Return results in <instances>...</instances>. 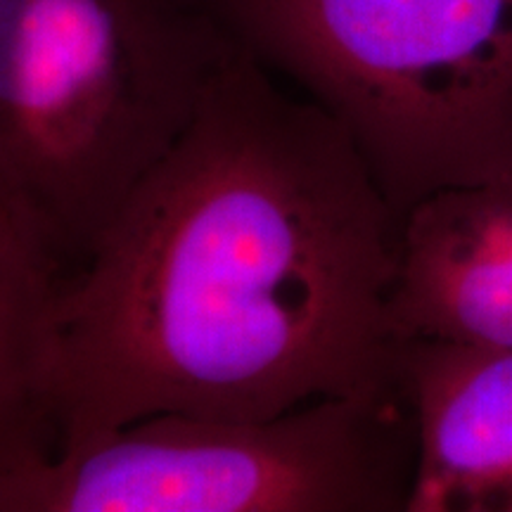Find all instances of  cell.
I'll return each mask as SVG.
<instances>
[{
	"label": "cell",
	"mask_w": 512,
	"mask_h": 512,
	"mask_svg": "<svg viewBox=\"0 0 512 512\" xmlns=\"http://www.w3.org/2000/svg\"><path fill=\"white\" fill-rule=\"evenodd\" d=\"M399 235L344 126L233 46L188 131L64 280L60 448L155 413L259 420L399 396Z\"/></svg>",
	"instance_id": "1"
},
{
	"label": "cell",
	"mask_w": 512,
	"mask_h": 512,
	"mask_svg": "<svg viewBox=\"0 0 512 512\" xmlns=\"http://www.w3.org/2000/svg\"><path fill=\"white\" fill-rule=\"evenodd\" d=\"M211 0H0V195L76 271L233 50Z\"/></svg>",
	"instance_id": "2"
},
{
	"label": "cell",
	"mask_w": 512,
	"mask_h": 512,
	"mask_svg": "<svg viewBox=\"0 0 512 512\" xmlns=\"http://www.w3.org/2000/svg\"><path fill=\"white\" fill-rule=\"evenodd\" d=\"M235 46L344 126L403 216L512 174V0H211Z\"/></svg>",
	"instance_id": "3"
},
{
	"label": "cell",
	"mask_w": 512,
	"mask_h": 512,
	"mask_svg": "<svg viewBox=\"0 0 512 512\" xmlns=\"http://www.w3.org/2000/svg\"><path fill=\"white\" fill-rule=\"evenodd\" d=\"M418 430L403 394L273 418L155 413L0 482V512H406Z\"/></svg>",
	"instance_id": "4"
},
{
	"label": "cell",
	"mask_w": 512,
	"mask_h": 512,
	"mask_svg": "<svg viewBox=\"0 0 512 512\" xmlns=\"http://www.w3.org/2000/svg\"><path fill=\"white\" fill-rule=\"evenodd\" d=\"M389 330L512 351V174L434 192L403 216Z\"/></svg>",
	"instance_id": "5"
},
{
	"label": "cell",
	"mask_w": 512,
	"mask_h": 512,
	"mask_svg": "<svg viewBox=\"0 0 512 512\" xmlns=\"http://www.w3.org/2000/svg\"><path fill=\"white\" fill-rule=\"evenodd\" d=\"M396 382L418 430L406 512H512V351L401 339Z\"/></svg>",
	"instance_id": "6"
},
{
	"label": "cell",
	"mask_w": 512,
	"mask_h": 512,
	"mask_svg": "<svg viewBox=\"0 0 512 512\" xmlns=\"http://www.w3.org/2000/svg\"><path fill=\"white\" fill-rule=\"evenodd\" d=\"M67 275L36 223L0 195V482L60 448L53 366Z\"/></svg>",
	"instance_id": "7"
}]
</instances>
